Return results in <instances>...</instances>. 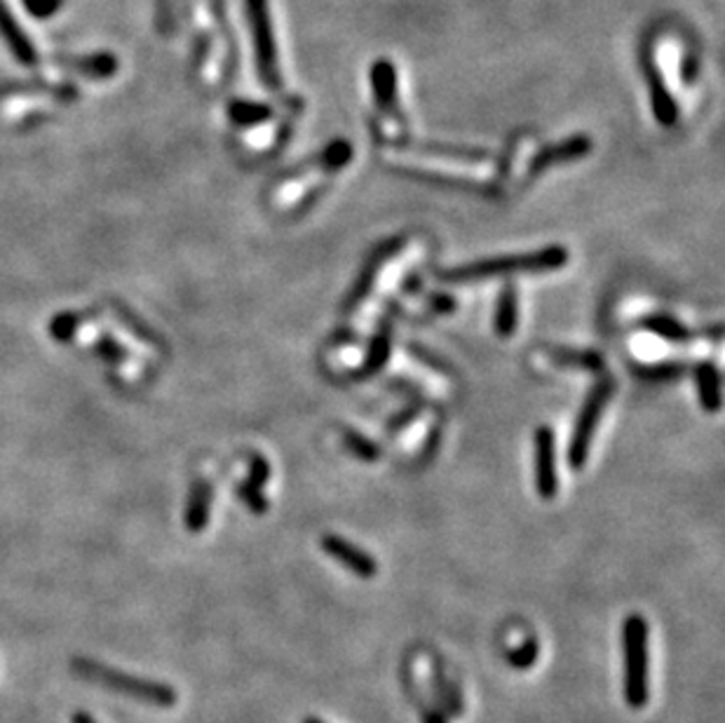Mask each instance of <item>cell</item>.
I'll return each mask as SVG.
<instances>
[{
    "label": "cell",
    "instance_id": "cell-26",
    "mask_svg": "<svg viewBox=\"0 0 725 723\" xmlns=\"http://www.w3.org/2000/svg\"><path fill=\"white\" fill-rule=\"evenodd\" d=\"M430 304H432V308H435L437 312H444V316H449V312L455 310V301H453L451 296H447V294H435V296L430 298Z\"/></svg>",
    "mask_w": 725,
    "mask_h": 723
},
{
    "label": "cell",
    "instance_id": "cell-5",
    "mask_svg": "<svg viewBox=\"0 0 725 723\" xmlns=\"http://www.w3.org/2000/svg\"><path fill=\"white\" fill-rule=\"evenodd\" d=\"M613 390H616L613 379H602L590 390L585 404H582V408H580V416H578L571 445H569V463L573 470L585 467V463L590 459L592 439L598 428V420H602L604 408L613 395Z\"/></svg>",
    "mask_w": 725,
    "mask_h": 723
},
{
    "label": "cell",
    "instance_id": "cell-24",
    "mask_svg": "<svg viewBox=\"0 0 725 723\" xmlns=\"http://www.w3.org/2000/svg\"><path fill=\"white\" fill-rule=\"evenodd\" d=\"M684 367L681 365H659V367H651V369H643L641 376L649 381H671L676 376H681Z\"/></svg>",
    "mask_w": 725,
    "mask_h": 723
},
{
    "label": "cell",
    "instance_id": "cell-29",
    "mask_svg": "<svg viewBox=\"0 0 725 723\" xmlns=\"http://www.w3.org/2000/svg\"><path fill=\"white\" fill-rule=\"evenodd\" d=\"M304 723H324V721H322V719H318V716H306V719H304Z\"/></svg>",
    "mask_w": 725,
    "mask_h": 723
},
{
    "label": "cell",
    "instance_id": "cell-22",
    "mask_svg": "<svg viewBox=\"0 0 725 723\" xmlns=\"http://www.w3.org/2000/svg\"><path fill=\"white\" fill-rule=\"evenodd\" d=\"M238 491H240V498L247 502V508L254 514H263L268 510V500L263 498L261 489H257V486H251L249 482H242L238 486Z\"/></svg>",
    "mask_w": 725,
    "mask_h": 723
},
{
    "label": "cell",
    "instance_id": "cell-11",
    "mask_svg": "<svg viewBox=\"0 0 725 723\" xmlns=\"http://www.w3.org/2000/svg\"><path fill=\"white\" fill-rule=\"evenodd\" d=\"M210 506H212V486L200 479L193 484L191 496H188V508H186V526L191 533L204 531L210 522Z\"/></svg>",
    "mask_w": 725,
    "mask_h": 723
},
{
    "label": "cell",
    "instance_id": "cell-25",
    "mask_svg": "<svg viewBox=\"0 0 725 723\" xmlns=\"http://www.w3.org/2000/svg\"><path fill=\"white\" fill-rule=\"evenodd\" d=\"M414 355L423 362V365H425V362H428V367H432L435 371H439V374H444V371H449V367L444 365V362H441V359H435L428 351H423V348H418V345H414Z\"/></svg>",
    "mask_w": 725,
    "mask_h": 723
},
{
    "label": "cell",
    "instance_id": "cell-6",
    "mask_svg": "<svg viewBox=\"0 0 725 723\" xmlns=\"http://www.w3.org/2000/svg\"><path fill=\"white\" fill-rule=\"evenodd\" d=\"M535 489L540 498L551 500L559 491V475H557V442L551 428L543 426L535 430Z\"/></svg>",
    "mask_w": 725,
    "mask_h": 723
},
{
    "label": "cell",
    "instance_id": "cell-1",
    "mask_svg": "<svg viewBox=\"0 0 725 723\" xmlns=\"http://www.w3.org/2000/svg\"><path fill=\"white\" fill-rule=\"evenodd\" d=\"M566 263H569V249L561 245H549L540 251H528V254L496 257V259L459 265V269H449L444 273H439V277L444 282H475V280L508 277L524 273H551L559 271Z\"/></svg>",
    "mask_w": 725,
    "mask_h": 723
},
{
    "label": "cell",
    "instance_id": "cell-13",
    "mask_svg": "<svg viewBox=\"0 0 725 723\" xmlns=\"http://www.w3.org/2000/svg\"><path fill=\"white\" fill-rule=\"evenodd\" d=\"M700 406L706 414H714L721 408V374L712 362H702L696 371Z\"/></svg>",
    "mask_w": 725,
    "mask_h": 723
},
{
    "label": "cell",
    "instance_id": "cell-12",
    "mask_svg": "<svg viewBox=\"0 0 725 723\" xmlns=\"http://www.w3.org/2000/svg\"><path fill=\"white\" fill-rule=\"evenodd\" d=\"M373 78V92L378 106L383 108L385 114H397V78L395 69L388 61H378L371 71Z\"/></svg>",
    "mask_w": 725,
    "mask_h": 723
},
{
    "label": "cell",
    "instance_id": "cell-9",
    "mask_svg": "<svg viewBox=\"0 0 725 723\" xmlns=\"http://www.w3.org/2000/svg\"><path fill=\"white\" fill-rule=\"evenodd\" d=\"M400 245H402V240H390V242L381 245V247H378V249L373 251V257H371L369 263L365 265V271H361V275H359V280H357V285H355L353 294L348 296V301H345V308H343L345 312H353L355 308H359L361 301H365V298H367L369 292H371V287H373L378 271H381V265H383L392 254H395V251L400 249Z\"/></svg>",
    "mask_w": 725,
    "mask_h": 723
},
{
    "label": "cell",
    "instance_id": "cell-27",
    "mask_svg": "<svg viewBox=\"0 0 725 723\" xmlns=\"http://www.w3.org/2000/svg\"><path fill=\"white\" fill-rule=\"evenodd\" d=\"M423 723H449V714L439 710V707H428V710L423 712Z\"/></svg>",
    "mask_w": 725,
    "mask_h": 723
},
{
    "label": "cell",
    "instance_id": "cell-3",
    "mask_svg": "<svg viewBox=\"0 0 725 723\" xmlns=\"http://www.w3.org/2000/svg\"><path fill=\"white\" fill-rule=\"evenodd\" d=\"M625 657V702L629 710H643L651 698L649 679V623L639 613L625 618L622 625Z\"/></svg>",
    "mask_w": 725,
    "mask_h": 723
},
{
    "label": "cell",
    "instance_id": "cell-28",
    "mask_svg": "<svg viewBox=\"0 0 725 723\" xmlns=\"http://www.w3.org/2000/svg\"><path fill=\"white\" fill-rule=\"evenodd\" d=\"M71 723H97V721H94V716L87 714V712H75Z\"/></svg>",
    "mask_w": 725,
    "mask_h": 723
},
{
    "label": "cell",
    "instance_id": "cell-4",
    "mask_svg": "<svg viewBox=\"0 0 725 723\" xmlns=\"http://www.w3.org/2000/svg\"><path fill=\"white\" fill-rule=\"evenodd\" d=\"M247 22L251 38H254V52H257V69L261 81L268 90L280 92L282 90V75L277 67V47L273 36L271 12H268V0H245Z\"/></svg>",
    "mask_w": 725,
    "mask_h": 723
},
{
    "label": "cell",
    "instance_id": "cell-23",
    "mask_svg": "<svg viewBox=\"0 0 725 723\" xmlns=\"http://www.w3.org/2000/svg\"><path fill=\"white\" fill-rule=\"evenodd\" d=\"M271 479V465H268L265 459H261V455H254V459L249 461V484L251 486H257V489H263L265 482Z\"/></svg>",
    "mask_w": 725,
    "mask_h": 723
},
{
    "label": "cell",
    "instance_id": "cell-19",
    "mask_svg": "<svg viewBox=\"0 0 725 723\" xmlns=\"http://www.w3.org/2000/svg\"><path fill=\"white\" fill-rule=\"evenodd\" d=\"M643 327L649 329V332L657 334L659 339H667V341H686L688 339V329L669 316H653L643 322Z\"/></svg>",
    "mask_w": 725,
    "mask_h": 723
},
{
    "label": "cell",
    "instance_id": "cell-17",
    "mask_svg": "<svg viewBox=\"0 0 725 723\" xmlns=\"http://www.w3.org/2000/svg\"><path fill=\"white\" fill-rule=\"evenodd\" d=\"M551 359L555 365L561 367H578V369H587V371H602L604 369V359L598 357L592 351H551Z\"/></svg>",
    "mask_w": 725,
    "mask_h": 723
},
{
    "label": "cell",
    "instance_id": "cell-10",
    "mask_svg": "<svg viewBox=\"0 0 725 723\" xmlns=\"http://www.w3.org/2000/svg\"><path fill=\"white\" fill-rule=\"evenodd\" d=\"M590 151H592V141L585 134H578L573 139L561 141L559 146L545 149L543 153L535 155V161L531 165V171L535 175V171H543V169H547L551 165H563V163L580 161V158H585V155Z\"/></svg>",
    "mask_w": 725,
    "mask_h": 723
},
{
    "label": "cell",
    "instance_id": "cell-16",
    "mask_svg": "<svg viewBox=\"0 0 725 723\" xmlns=\"http://www.w3.org/2000/svg\"><path fill=\"white\" fill-rule=\"evenodd\" d=\"M390 348H392V329L390 324H383L381 332H378L371 341V351L367 355V365H365V374H376L385 367V362L390 357Z\"/></svg>",
    "mask_w": 725,
    "mask_h": 723
},
{
    "label": "cell",
    "instance_id": "cell-2",
    "mask_svg": "<svg viewBox=\"0 0 725 723\" xmlns=\"http://www.w3.org/2000/svg\"><path fill=\"white\" fill-rule=\"evenodd\" d=\"M71 669L78 674V677L94 684V686L114 690V694L128 696V698H132L136 702H144V704L175 707L177 700H179L177 690L171 686H167V684H163V681L134 677V674L102 665L92 657H73Z\"/></svg>",
    "mask_w": 725,
    "mask_h": 723
},
{
    "label": "cell",
    "instance_id": "cell-8",
    "mask_svg": "<svg viewBox=\"0 0 725 723\" xmlns=\"http://www.w3.org/2000/svg\"><path fill=\"white\" fill-rule=\"evenodd\" d=\"M0 40L5 43L10 55L20 61L22 67H36L38 64V52L31 38L24 34L20 22L14 20L12 10L8 8L5 0H0Z\"/></svg>",
    "mask_w": 725,
    "mask_h": 723
},
{
    "label": "cell",
    "instance_id": "cell-20",
    "mask_svg": "<svg viewBox=\"0 0 725 723\" xmlns=\"http://www.w3.org/2000/svg\"><path fill=\"white\" fill-rule=\"evenodd\" d=\"M345 447H348L359 461L365 463H376L381 459V449H378L369 437H361L359 432H345Z\"/></svg>",
    "mask_w": 725,
    "mask_h": 723
},
{
    "label": "cell",
    "instance_id": "cell-14",
    "mask_svg": "<svg viewBox=\"0 0 725 723\" xmlns=\"http://www.w3.org/2000/svg\"><path fill=\"white\" fill-rule=\"evenodd\" d=\"M516 320H519V301H516V292L512 285L500 292L498 296V306H496V318H494V329L496 334L508 339L516 332Z\"/></svg>",
    "mask_w": 725,
    "mask_h": 723
},
{
    "label": "cell",
    "instance_id": "cell-7",
    "mask_svg": "<svg viewBox=\"0 0 725 723\" xmlns=\"http://www.w3.org/2000/svg\"><path fill=\"white\" fill-rule=\"evenodd\" d=\"M322 549L329 557H334L338 564H343L345 569L355 573L357 578L369 580L378 573V561L369 553H365V549L350 541L334 536V533H329V536L322 538Z\"/></svg>",
    "mask_w": 725,
    "mask_h": 723
},
{
    "label": "cell",
    "instance_id": "cell-21",
    "mask_svg": "<svg viewBox=\"0 0 725 723\" xmlns=\"http://www.w3.org/2000/svg\"><path fill=\"white\" fill-rule=\"evenodd\" d=\"M538 653H540L538 641H535V639H528L522 649L510 651V653H508V660H510V665H512L514 669H528V667L535 663V657H538Z\"/></svg>",
    "mask_w": 725,
    "mask_h": 723
},
{
    "label": "cell",
    "instance_id": "cell-18",
    "mask_svg": "<svg viewBox=\"0 0 725 723\" xmlns=\"http://www.w3.org/2000/svg\"><path fill=\"white\" fill-rule=\"evenodd\" d=\"M353 161V146L348 144V141H334V144H329L322 155L318 158V165L326 171H336V169H343L345 165H348Z\"/></svg>",
    "mask_w": 725,
    "mask_h": 723
},
{
    "label": "cell",
    "instance_id": "cell-15",
    "mask_svg": "<svg viewBox=\"0 0 725 723\" xmlns=\"http://www.w3.org/2000/svg\"><path fill=\"white\" fill-rule=\"evenodd\" d=\"M228 116L235 125H259V122H265L268 118H271L273 111L265 104H259V102L235 99L228 106Z\"/></svg>",
    "mask_w": 725,
    "mask_h": 723
}]
</instances>
